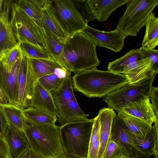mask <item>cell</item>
Returning <instances> with one entry per match:
<instances>
[{
	"instance_id": "obj_31",
	"label": "cell",
	"mask_w": 158,
	"mask_h": 158,
	"mask_svg": "<svg viewBox=\"0 0 158 158\" xmlns=\"http://www.w3.org/2000/svg\"><path fill=\"white\" fill-rule=\"evenodd\" d=\"M142 60L140 54L139 48L130 50L122 57L109 63L108 71L122 74L125 67L133 62Z\"/></svg>"
},
{
	"instance_id": "obj_1",
	"label": "cell",
	"mask_w": 158,
	"mask_h": 158,
	"mask_svg": "<svg viewBox=\"0 0 158 158\" xmlns=\"http://www.w3.org/2000/svg\"><path fill=\"white\" fill-rule=\"evenodd\" d=\"M96 48L93 42L81 31L78 32L68 39L56 61L65 69L75 73L97 69L100 61Z\"/></svg>"
},
{
	"instance_id": "obj_32",
	"label": "cell",
	"mask_w": 158,
	"mask_h": 158,
	"mask_svg": "<svg viewBox=\"0 0 158 158\" xmlns=\"http://www.w3.org/2000/svg\"><path fill=\"white\" fill-rule=\"evenodd\" d=\"M44 30L48 50L56 61L61 54L67 40L60 39L51 33Z\"/></svg>"
},
{
	"instance_id": "obj_33",
	"label": "cell",
	"mask_w": 158,
	"mask_h": 158,
	"mask_svg": "<svg viewBox=\"0 0 158 158\" xmlns=\"http://www.w3.org/2000/svg\"><path fill=\"white\" fill-rule=\"evenodd\" d=\"M18 44L23 56L31 59L54 60L48 51H42L36 47L26 43L22 42Z\"/></svg>"
},
{
	"instance_id": "obj_10",
	"label": "cell",
	"mask_w": 158,
	"mask_h": 158,
	"mask_svg": "<svg viewBox=\"0 0 158 158\" xmlns=\"http://www.w3.org/2000/svg\"><path fill=\"white\" fill-rule=\"evenodd\" d=\"M36 80L29 58L23 56L18 75L17 106L23 110L29 107Z\"/></svg>"
},
{
	"instance_id": "obj_40",
	"label": "cell",
	"mask_w": 158,
	"mask_h": 158,
	"mask_svg": "<svg viewBox=\"0 0 158 158\" xmlns=\"http://www.w3.org/2000/svg\"><path fill=\"white\" fill-rule=\"evenodd\" d=\"M8 125L0 107V135L4 137Z\"/></svg>"
},
{
	"instance_id": "obj_26",
	"label": "cell",
	"mask_w": 158,
	"mask_h": 158,
	"mask_svg": "<svg viewBox=\"0 0 158 158\" xmlns=\"http://www.w3.org/2000/svg\"><path fill=\"white\" fill-rule=\"evenodd\" d=\"M47 0H15L16 5L41 27L42 12Z\"/></svg>"
},
{
	"instance_id": "obj_20",
	"label": "cell",
	"mask_w": 158,
	"mask_h": 158,
	"mask_svg": "<svg viewBox=\"0 0 158 158\" xmlns=\"http://www.w3.org/2000/svg\"><path fill=\"white\" fill-rule=\"evenodd\" d=\"M98 114L100 117V146L98 158H102L109 139L113 121L116 114L110 107L102 108Z\"/></svg>"
},
{
	"instance_id": "obj_42",
	"label": "cell",
	"mask_w": 158,
	"mask_h": 158,
	"mask_svg": "<svg viewBox=\"0 0 158 158\" xmlns=\"http://www.w3.org/2000/svg\"><path fill=\"white\" fill-rule=\"evenodd\" d=\"M19 158H32V151L30 149L24 152Z\"/></svg>"
},
{
	"instance_id": "obj_21",
	"label": "cell",
	"mask_w": 158,
	"mask_h": 158,
	"mask_svg": "<svg viewBox=\"0 0 158 158\" xmlns=\"http://www.w3.org/2000/svg\"><path fill=\"white\" fill-rule=\"evenodd\" d=\"M132 138L135 145L143 154L158 158V122L152 126L144 139L136 138L133 135Z\"/></svg>"
},
{
	"instance_id": "obj_11",
	"label": "cell",
	"mask_w": 158,
	"mask_h": 158,
	"mask_svg": "<svg viewBox=\"0 0 158 158\" xmlns=\"http://www.w3.org/2000/svg\"><path fill=\"white\" fill-rule=\"evenodd\" d=\"M81 32L96 47H103L119 52L123 48L126 37L116 29L109 31H100L87 25Z\"/></svg>"
},
{
	"instance_id": "obj_23",
	"label": "cell",
	"mask_w": 158,
	"mask_h": 158,
	"mask_svg": "<svg viewBox=\"0 0 158 158\" xmlns=\"http://www.w3.org/2000/svg\"><path fill=\"white\" fill-rule=\"evenodd\" d=\"M51 93L58 113L63 106L76 98L72 77H69L65 78L60 86Z\"/></svg>"
},
{
	"instance_id": "obj_35",
	"label": "cell",
	"mask_w": 158,
	"mask_h": 158,
	"mask_svg": "<svg viewBox=\"0 0 158 158\" xmlns=\"http://www.w3.org/2000/svg\"><path fill=\"white\" fill-rule=\"evenodd\" d=\"M18 44L0 56V60L10 71L17 61L23 57Z\"/></svg>"
},
{
	"instance_id": "obj_6",
	"label": "cell",
	"mask_w": 158,
	"mask_h": 158,
	"mask_svg": "<svg viewBox=\"0 0 158 158\" xmlns=\"http://www.w3.org/2000/svg\"><path fill=\"white\" fill-rule=\"evenodd\" d=\"M12 24L13 32L18 43H26L42 51L49 53L43 28L19 7L15 0L12 7Z\"/></svg>"
},
{
	"instance_id": "obj_2",
	"label": "cell",
	"mask_w": 158,
	"mask_h": 158,
	"mask_svg": "<svg viewBox=\"0 0 158 158\" xmlns=\"http://www.w3.org/2000/svg\"><path fill=\"white\" fill-rule=\"evenodd\" d=\"M73 89L88 98H101L128 83L125 76L97 69L75 73L72 77Z\"/></svg>"
},
{
	"instance_id": "obj_29",
	"label": "cell",
	"mask_w": 158,
	"mask_h": 158,
	"mask_svg": "<svg viewBox=\"0 0 158 158\" xmlns=\"http://www.w3.org/2000/svg\"><path fill=\"white\" fill-rule=\"evenodd\" d=\"M28 58L37 80L40 77L54 73L56 68H62L53 60Z\"/></svg>"
},
{
	"instance_id": "obj_36",
	"label": "cell",
	"mask_w": 158,
	"mask_h": 158,
	"mask_svg": "<svg viewBox=\"0 0 158 158\" xmlns=\"http://www.w3.org/2000/svg\"><path fill=\"white\" fill-rule=\"evenodd\" d=\"M102 158H126L118 145L109 140Z\"/></svg>"
},
{
	"instance_id": "obj_34",
	"label": "cell",
	"mask_w": 158,
	"mask_h": 158,
	"mask_svg": "<svg viewBox=\"0 0 158 158\" xmlns=\"http://www.w3.org/2000/svg\"><path fill=\"white\" fill-rule=\"evenodd\" d=\"M100 121L95 120L92 127L87 158H98L100 143Z\"/></svg>"
},
{
	"instance_id": "obj_8",
	"label": "cell",
	"mask_w": 158,
	"mask_h": 158,
	"mask_svg": "<svg viewBox=\"0 0 158 158\" xmlns=\"http://www.w3.org/2000/svg\"><path fill=\"white\" fill-rule=\"evenodd\" d=\"M156 75L133 83H129L110 92L103 100L107 105L118 112L131 102L149 96L152 84Z\"/></svg>"
},
{
	"instance_id": "obj_45",
	"label": "cell",
	"mask_w": 158,
	"mask_h": 158,
	"mask_svg": "<svg viewBox=\"0 0 158 158\" xmlns=\"http://www.w3.org/2000/svg\"><path fill=\"white\" fill-rule=\"evenodd\" d=\"M3 0H0V15L1 13Z\"/></svg>"
},
{
	"instance_id": "obj_24",
	"label": "cell",
	"mask_w": 158,
	"mask_h": 158,
	"mask_svg": "<svg viewBox=\"0 0 158 158\" xmlns=\"http://www.w3.org/2000/svg\"><path fill=\"white\" fill-rule=\"evenodd\" d=\"M117 115L124 122L133 136L138 139H144L152 126L122 111L118 112Z\"/></svg>"
},
{
	"instance_id": "obj_18",
	"label": "cell",
	"mask_w": 158,
	"mask_h": 158,
	"mask_svg": "<svg viewBox=\"0 0 158 158\" xmlns=\"http://www.w3.org/2000/svg\"><path fill=\"white\" fill-rule=\"evenodd\" d=\"M41 25L43 29L62 39L67 40L70 37L57 17L51 3L47 0L42 12Z\"/></svg>"
},
{
	"instance_id": "obj_41",
	"label": "cell",
	"mask_w": 158,
	"mask_h": 158,
	"mask_svg": "<svg viewBox=\"0 0 158 158\" xmlns=\"http://www.w3.org/2000/svg\"><path fill=\"white\" fill-rule=\"evenodd\" d=\"M7 103L8 100L0 87V104Z\"/></svg>"
},
{
	"instance_id": "obj_44",
	"label": "cell",
	"mask_w": 158,
	"mask_h": 158,
	"mask_svg": "<svg viewBox=\"0 0 158 158\" xmlns=\"http://www.w3.org/2000/svg\"><path fill=\"white\" fill-rule=\"evenodd\" d=\"M58 158H79L78 157H74L68 155H67L65 154H64L62 156H60Z\"/></svg>"
},
{
	"instance_id": "obj_27",
	"label": "cell",
	"mask_w": 158,
	"mask_h": 158,
	"mask_svg": "<svg viewBox=\"0 0 158 158\" xmlns=\"http://www.w3.org/2000/svg\"><path fill=\"white\" fill-rule=\"evenodd\" d=\"M71 72L63 68H56L54 73L40 77L37 81L46 90L51 92L57 88Z\"/></svg>"
},
{
	"instance_id": "obj_15",
	"label": "cell",
	"mask_w": 158,
	"mask_h": 158,
	"mask_svg": "<svg viewBox=\"0 0 158 158\" xmlns=\"http://www.w3.org/2000/svg\"><path fill=\"white\" fill-rule=\"evenodd\" d=\"M131 116L136 117L152 125L158 122L150 102L149 96H145L133 102L121 110Z\"/></svg>"
},
{
	"instance_id": "obj_39",
	"label": "cell",
	"mask_w": 158,
	"mask_h": 158,
	"mask_svg": "<svg viewBox=\"0 0 158 158\" xmlns=\"http://www.w3.org/2000/svg\"><path fill=\"white\" fill-rule=\"evenodd\" d=\"M0 158H10L6 142L4 137L0 135Z\"/></svg>"
},
{
	"instance_id": "obj_14",
	"label": "cell",
	"mask_w": 158,
	"mask_h": 158,
	"mask_svg": "<svg viewBox=\"0 0 158 158\" xmlns=\"http://www.w3.org/2000/svg\"><path fill=\"white\" fill-rule=\"evenodd\" d=\"M158 73V69L147 58L129 64L125 67L122 74L126 76L129 83H133Z\"/></svg>"
},
{
	"instance_id": "obj_3",
	"label": "cell",
	"mask_w": 158,
	"mask_h": 158,
	"mask_svg": "<svg viewBox=\"0 0 158 158\" xmlns=\"http://www.w3.org/2000/svg\"><path fill=\"white\" fill-rule=\"evenodd\" d=\"M23 131L31 151L45 158H58L64 154L60 135V126L38 125L26 120Z\"/></svg>"
},
{
	"instance_id": "obj_19",
	"label": "cell",
	"mask_w": 158,
	"mask_h": 158,
	"mask_svg": "<svg viewBox=\"0 0 158 158\" xmlns=\"http://www.w3.org/2000/svg\"><path fill=\"white\" fill-rule=\"evenodd\" d=\"M29 107L45 111L56 116L58 113L51 92L44 88L37 80Z\"/></svg>"
},
{
	"instance_id": "obj_5",
	"label": "cell",
	"mask_w": 158,
	"mask_h": 158,
	"mask_svg": "<svg viewBox=\"0 0 158 158\" xmlns=\"http://www.w3.org/2000/svg\"><path fill=\"white\" fill-rule=\"evenodd\" d=\"M55 14L69 36L81 31L94 19L87 0H51Z\"/></svg>"
},
{
	"instance_id": "obj_37",
	"label": "cell",
	"mask_w": 158,
	"mask_h": 158,
	"mask_svg": "<svg viewBox=\"0 0 158 158\" xmlns=\"http://www.w3.org/2000/svg\"><path fill=\"white\" fill-rule=\"evenodd\" d=\"M139 52L142 59L148 58L155 68L158 69V51L144 47L139 48Z\"/></svg>"
},
{
	"instance_id": "obj_12",
	"label": "cell",
	"mask_w": 158,
	"mask_h": 158,
	"mask_svg": "<svg viewBox=\"0 0 158 158\" xmlns=\"http://www.w3.org/2000/svg\"><path fill=\"white\" fill-rule=\"evenodd\" d=\"M14 0H3L0 15V56L18 44L13 32L12 7Z\"/></svg>"
},
{
	"instance_id": "obj_16",
	"label": "cell",
	"mask_w": 158,
	"mask_h": 158,
	"mask_svg": "<svg viewBox=\"0 0 158 158\" xmlns=\"http://www.w3.org/2000/svg\"><path fill=\"white\" fill-rule=\"evenodd\" d=\"M4 137L10 158H19L24 152L30 149L27 139L22 131L8 126Z\"/></svg>"
},
{
	"instance_id": "obj_13",
	"label": "cell",
	"mask_w": 158,
	"mask_h": 158,
	"mask_svg": "<svg viewBox=\"0 0 158 158\" xmlns=\"http://www.w3.org/2000/svg\"><path fill=\"white\" fill-rule=\"evenodd\" d=\"M21 58L10 71L0 60V87L8 103L15 105L17 100L18 75Z\"/></svg>"
},
{
	"instance_id": "obj_17",
	"label": "cell",
	"mask_w": 158,
	"mask_h": 158,
	"mask_svg": "<svg viewBox=\"0 0 158 158\" xmlns=\"http://www.w3.org/2000/svg\"><path fill=\"white\" fill-rule=\"evenodd\" d=\"M128 0H87L88 6L94 19L100 22L107 20L118 8Z\"/></svg>"
},
{
	"instance_id": "obj_38",
	"label": "cell",
	"mask_w": 158,
	"mask_h": 158,
	"mask_svg": "<svg viewBox=\"0 0 158 158\" xmlns=\"http://www.w3.org/2000/svg\"><path fill=\"white\" fill-rule=\"evenodd\" d=\"M149 99L152 102V105L155 113L158 118V88L152 87L149 95Z\"/></svg>"
},
{
	"instance_id": "obj_30",
	"label": "cell",
	"mask_w": 158,
	"mask_h": 158,
	"mask_svg": "<svg viewBox=\"0 0 158 158\" xmlns=\"http://www.w3.org/2000/svg\"><path fill=\"white\" fill-rule=\"evenodd\" d=\"M26 119L33 123L38 125H54L57 117L45 111L29 107L23 110Z\"/></svg>"
},
{
	"instance_id": "obj_25",
	"label": "cell",
	"mask_w": 158,
	"mask_h": 158,
	"mask_svg": "<svg viewBox=\"0 0 158 158\" xmlns=\"http://www.w3.org/2000/svg\"><path fill=\"white\" fill-rule=\"evenodd\" d=\"M0 107L8 126L23 131L26 121L23 110L9 103L0 104Z\"/></svg>"
},
{
	"instance_id": "obj_22",
	"label": "cell",
	"mask_w": 158,
	"mask_h": 158,
	"mask_svg": "<svg viewBox=\"0 0 158 158\" xmlns=\"http://www.w3.org/2000/svg\"><path fill=\"white\" fill-rule=\"evenodd\" d=\"M89 115L81 110L75 98L63 106L58 112L56 117L59 124L61 126L69 123L87 119Z\"/></svg>"
},
{
	"instance_id": "obj_43",
	"label": "cell",
	"mask_w": 158,
	"mask_h": 158,
	"mask_svg": "<svg viewBox=\"0 0 158 158\" xmlns=\"http://www.w3.org/2000/svg\"><path fill=\"white\" fill-rule=\"evenodd\" d=\"M32 158H45L38 155L32 151Z\"/></svg>"
},
{
	"instance_id": "obj_28",
	"label": "cell",
	"mask_w": 158,
	"mask_h": 158,
	"mask_svg": "<svg viewBox=\"0 0 158 158\" xmlns=\"http://www.w3.org/2000/svg\"><path fill=\"white\" fill-rule=\"evenodd\" d=\"M145 31L141 46L154 49L158 44V18L152 13L145 26Z\"/></svg>"
},
{
	"instance_id": "obj_7",
	"label": "cell",
	"mask_w": 158,
	"mask_h": 158,
	"mask_svg": "<svg viewBox=\"0 0 158 158\" xmlns=\"http://www.w3.org/2000/svg\"><path fill=\"white\" fill-rule=\"evenodd\" d=\"M158 4V0H128L126 10L116 29L126 37H136Z\"/></svg>"
},
{
	"instance_id": "obj_9",
	"label": "cell",
	"mask_w": 158,
	"mask_h": 158,
	"mask_svg": "<svg viewBox=\"0 0 158 158\" xmlns=\"http://www.w3.org/2000/svg\"><path fill=\"white\" fill-rule=\"evenodd\" d=\"M132 134L117 115L114 117L109 140L116 143L126 158H152L142 152L134 144Z\"/></svg>"
},
{
	"instance_id": "obj_4",
	"label": "cell",
	"mask_w": 158,
	"mask_h": 158,
	"mask_svg": "<svg viewBox=\"0 0 158 158\" xmlns=\"http://www.w3.org/2000/svg\"><path fill=\"white\" fill-rule=\"evenodd\" d=\"M94 119L66 123L60 126V141L64 154L87 158Z\"/></svg>"
}]
</instances>
